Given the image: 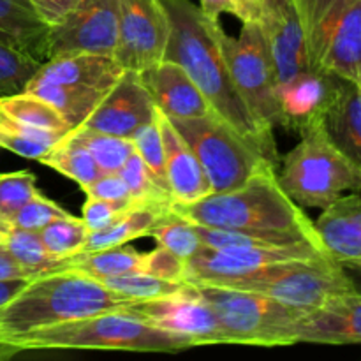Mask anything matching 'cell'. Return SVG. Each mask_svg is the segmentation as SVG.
I'll list each match as a JSON object with an SVG mask.
<instances>
[{"label": "cell", "mask_w": 361, "mask_h": 361, "mask_svg": "<svg viewBox=\"0 0 361 361\" xmlns=\"http://www.w3.org/2000/svg\"><path fill=\"white\" fill-rule=\"evenodd\" d=\"M171 21L164 60L178 63L197 85L212 111L231 123L245 140L279 166L274 130L256 120L243 102L221 44V21L190 0H161Z\"/></svg>", "instance_id": "6da1fadb"}, {"label": "cell", "mask_w": 361, "mask_h": 361, "mask_svg": "<svg viewBox=\"0 0 361 361\" xmlns=\"http://www.w3.org/2000/svg\"><path fill=\"white\" fill-rule=\"evenodd\" d=\"M171 208L200 226L298 235L323 245L312 219L281 187L275 166H267L228 192L208 194L200 201L171 204Z\"/></svg>", "instance_id": "7a4b0ae2"}, {"label": "cell", "mask_w": 361, "mask_h": 361, "mask_svg": "<svg viewBox=\"0 0 361 361\" xmlns=\"http://www.w3.org/2000/svg\"><path fill=\"white\" fill-rule=\"evenodd\" d=\"M127 303L130 302L87 275L71 270L44 271L0 309V345L53 324L123 309Z\"/></svg>", "instance_id": "3957f363"}, {"label": "cell", "mask_w": 361, "mask_h": 361, "mask_svg": "<svg viewBox=\"0 0 361 361\" xmlns=\"http://www.w3.org/2000/svg\"><path fill=\"white\" fill-rule=\"evenodd\" d=\"M192 345L183 338L145 323L129 310L116 309L81 319L66 321L0 345V360L25 351L92 349V351L180 353Z\"/></svg>", "instance_id": "277c9868"}, {"label": "cell", "mask_w": 361, "mask_h": 361, "mask_svg": "<svg viewBox=\"0 0 361 361\" xmlns=\"http://www.w3.org/2000/svg\"><path fill=\"white\" fill-rule=\"evenodd\" d=\"M300 136L277 171L279 183L296 204L323 210L345 192L361 190V169L330 140L323 122Z\"/></svg>", "instance_id": "5b68a950"}, {"label": "cell", "mask_w": 361, "mask_h": 361, "mask_svg": "<svg viewBox=\"0 0 361 361\" xmlns=\"http://www.w3.org/2000/svg\"><path fill=\"white\" fill-rule=\"evenodd\" d=\"M210 303L228 344L281 348L296 342V323L303 312L268 296L243 289L192 282Z\"/></svg>", "instance_id": "8992f818"}, {"label": "cell", "mask_w": 361, "mask_h": 361, "mask_svg": "<svg viewBox=\"0 0 361 361\" xmlns=\"http://www.w3.org/2000/svg\"><path fill=\"white\" fill-rule=\"evenodd\" d=\"M310 66L361 83V0H295Z\"/></svg>", "instance_id": "52a82bcc"}, {"label": "cell", "mask_w": 361, "mask_h": 361, "mask_svg": "<svg viewBox=\"0 0 361 361\" xmlns=\"http://www.w3.org/2000/svg\"><path fill=\"white\" fill-rule=\"evenodd\" d=\"M171 122L200 161L210 182L212 194L236 189L263 168L275 166L215 111Z\"/></svg>", "instance_id": "ba28073f"}, {"label": "cell", "mask_w": 361, "mask_h": 361, "mask_svg": "<svg viewBox=\"0 0 361 361\" xmlns=\"http://www.w3.org/2000/svg\"><path fill=\"white\" fill-rule=\"evenodd\" d=\"M204 284L259 293L303 314L316 310L334 296L355 291L344 268L328 257L271 264L240 277Z\"/></svg>", "instance_id": "9c48e42d"}, {"label": "cell", "mask_w": 361, "mask_h": 361, "mask_svg": "<svg viewBox=\"0 0 361 361\" xmlns=\"http://www.w3.org/2000/svg\"><path fill=\"white\" fill-rule=\"evenodd\" d=\"M221 44L233 81L250 113L267 129L282 127L277 74L259 21H242L236 37L222 28Z\"/></svg>", "instance_id": "30bf717a"}, {"label": "cell", "mask_w": 361, "mask_h": 361, "mask_svg": "<svg viewBox=\"0 0 361 361\" xmlns=\"http://www.w3.org/2000/svg\"><path fill=\"white\" fill-rule=\"evenodd\" d=\"M171 21L161 0H118L115 59L126 69L143 71L164 60Z\"/></svg>", "instance_id": "8fae6325"}, {"label": "cell", "mask_w": 361, "mask_h": 361, "mask_svg": "<svg viewBox=\"0 0 361 361\" xmlns=\"http://www.w3.org/2000/svg\"><path fill=\"white\" fill-rule=\"evenodd\" d=\"M126 310L145 323L189 342L192 348L212 344H228L210 303L190 288L180 295L148 302H130Z\"/></svg>", "instance_id": "7c38bea8"}, {"label": "cell", "mask_w": 361, "mask_h": 361, "mask_svg": "<svg viewBox=\"0 0 361 361\" xmlns=\"http://www.w3.org/2000/svg\"><path fill=\"white\" fill-rule=\"evenodd\" d=\"M326 250L312 243H296L286 247H236V249H203L185 261L187 282H215L240 277L271 264L291 261L321 259Z\"/></svg>", "instance_id": "4fadbf2b"}, {"label": "cell", "mask_w": 361, "mask_h": 361, "mask_svg": "<svg viewBox=\"0 0 361 361\" xmlns=\"http://www.w3.org/2000/svg\"><path fill=\"white\" fill-rule=\"evenodd\" d=\"M116 42L118 0H83L74 13L51 27L49 55L95 53L115 56Z\"/></svg>", "instance_id": "5bb4252c"}, {"label": "cell", "mask_w": 361, "mask_h": 361, "mask_svg": "<svg viewBox=\"0 0 361 361\" xmlns=\"http://www.w3.org/2000/svg\"><path fill=\"white\" fill-rule=\"evenodd\" d=\"M155 115L157 108L141 80V73L126 69L83 126L111 136L130 137L140 127L152 122Z\"/></svg>", "instance_id": "9a60e30c"}, {"label": "cell", "mask_w": 361, "mask_h": 361, "mask_svg": "<svg viewBox=\"0 0 361 361\" xmlns=\"http://www.w3.org/2000/svg\"><path fill=\"white\" fill-rule=\"evenodd\" d=\"M296 342L348 345L361 344V295H337L296 323Z\"/></svg>", "instance_id": "2e32d148"}, {"label": "cell", "mask_w": 361, "mask_h": 361, "mask_svg": "<svg viewBox=\"0 0 361 361\" xmlns=\"http://www.w3.org/2000/svg\"><path fill=\"white\" fill-rule=\"evenodd\" d=\"M337 88V76L319 69H309L295 80L279 87V102L282 111V127L302 134L323 116Z\"/></svg>", "instance_id": "e0dca14e"}, {"label": "cell", "mask_w": 361, "mask_h": 361, "mask_svg": "<svg viewBox=\"0 0 361 361\" xmlns=\"http://www.w3.org/2000/svg\"><path fill=\"white\" fill-rule=\"evenodd\" d=\"M267 35L279 87L312 69L307 51L305 32L295 0H288L259 21Z\"/></svg>", "instance_id": "ac0fdd59"}, {"label": "cell", "mask_w": 361, "mask_h": 361, "mask_svg": "<svg viewBox=\"0 0 361 361\" xmlns=\"http://www.w3.org/2000/svg\"><path fill=\"white\" fill-rule=\"evenodd\" d=\"M155 108L171 120L197 118L212 111L197 85L187 71L171 60H162L157 66L141 73Z\"/></svg>", "instance_id": "d6986e66"}, {"label": "cell", "mask_w": 361, "mask_h": 361, "mask_svg": "<svg viewBox=\"0 0 361 361\" xmlns=\"http://www.w3.org/2000/svg\"><path fill=\"white\" fill-rule=\"evenodd\" d=\"M314 226L331 261L341 267L361 263V190L323 208Z\"/></svg>", "instance_id": "ffe728a7"}, {"label": "cell", "mask_w": 361, "mask_h": 361, "mask_svg": "<svg viewBox=\"0 0 361 361\" xmlns=\"http://www.w3.org/2000/svg\"><path fill=\"white\" fill-rule=\"evenodd\" d=\"M157 120L164 145L166 176L173 204H189L203 200L204 196L212 194V187L200 161L171 120L159 109Z\"/></svg>", "instance_id": "44dd1931"}, {"label": "cell", "mask_w": 361, "mask_h": 361, "mask_svg": "<svg viewBox=\"0 0 361 361\" xmlns=\"http://www.w3.org/2000/svg\"><path fill=\"white\" fill-rule=\"evenodd\" d=\"M123 73L126 67L120 66L115 56L71 53V55L51 56L42 62L35 73V78L51 83L109 92Z\"/></svg>", "instance_id": "7402d4cb"}, {"label": "cell", "mask_w": 361, "mask_h": 361, "mask_svg": "<svg viewBox=\"0 0 361 361\" xmlns=\"http://www.w3.org/2000/svg\"><path fill=\"white\" fill-rule=\"evenodd\" d=\"M49 39L51 25L46 23L30 0H0V41L46 62L51 56Z\"/></svg>", "instance_id": "603a6c76"}, {"label": "cell", "mask_w": 361, "mask_h": 361, "mask_svg": "<svg viewBox=\"0 0 361 361\" xmlns=\"http://www.w3.org/2000/svg\"><path fill=\"white\" fill-rule=\"evenodd\" d=\"M323 126L330 140L361 169V83L337 78Z\"/></svg>", "instance_id": "cb8c5ba5"}, {"label": "cell", "mask_w": 361, "mask_h": 361, "mask_svg": "<svg viewBox=\"0 0 361 361\" xmlns=\"http://www.w3.org/2000/svg\"><path fill=\"white\" fill-rule=\"evenodd\" d=\"M171 204H134L115 224H111L106 229H101V231L90 233L80 252L111 249V247L126 245L130 240L148 236L152 229L171 212Z\"/></svg>", "instance_id": "d4e9b609"}, {"label": "cell", "mask_w": 361, "mask_h": 361, "mask_svg": "<svg viewBox=\"0 0 361 361\" xmlns=\"http://www.w3.org/2000/svg\"><path fill=\"white\" fill-rule=\"evenodd\" d=\"M143 261L145 254L130 247L120 245L92 250V252H76L69 257H63L53 270H71L102 282L106 279L143 270Z\"/></svg>", "instance_id": "484cf974"}, {"label": "cell", "mask_w": 361, "mask_h": 361, "mask_svg": "<svg viewBox=\"0 0 361 361\" xmlns=\"http://www.w3.org/2000/svg\"><path fill=\"white\" fill-rule=\"evenodd\" d=\"M25 92H30L48 101L66 118L71 129L83 126L85 120L92 115L102 97L108 94V92L94 90V88L51 83V81L39 80L35 76L28 81Z\"/></svg>", "instance_id": "4316f807"}, {"label": "cell", "mask_w": 361, "mask_h": 361, "mask_svg": "<svg viewBox=\"0 0 361 361\" xmlns=\"http://www.w3.org/2000/svg\"><path fill=\"white\" fill-rule=\"evenodd\" d=\"M39 162L76 182L81 190L87 189L90 183H94L102 175L101 168L92 157L90 150L73 133H67L55 147L49 148L39 159Z\"/></svg>", "instance_id": "83f0119b"}, {"label": "cell", "mask_w": 361, "mask_h": 361, "mask_svg": "<svg viewBox=\"0 0 361 361\" xmlns=\"http://www.w3.org/2000/svg\"><path fill=\"white\" fill-rule=\"evenodd\" d=\"M0 115L16 122L55 133H71V126L48 101L30 92L0 97Z\"/></svg>", "instance_id": "f1b7e54d"}, {"label": "cell", "mask_w": 361, "mask_h": 361, "mask_svg": "<svg viewBox=\"0 0 361 361\" xmlns=\"http://www.w3.org/2000/svg\"><path fill=\"white\" fill-rule=\"evenodd\" d=\"M102 284L113 295L126 302H148V300L166 298V296L180 295L190 288V282L187 281H168V279L147 274L143 270L106 279Z\"/></svg>", "instance_id": "f546056e"}, {"label": "cell", "mask_w": 361, "mask_h": 361, "mask_svg": "<svg viewBox=\"0 0 361 361\" xmlns=\"http://www.w3.org/2000/svg\"><path fill=\"white\" fill-rule=\"evenodd\" d=\"M63 136L66 133L37 129L0 115V148H6L25 159L39 161Z\"/></svg>", "instance_id": "4dcf8cb0"}, {"label": "cell", "mask_w": 361, "mask_h": 361, "mask_svg": "<svg viewBox=\"0 0 361 361\" xmlns=\"http://www.w3.org/2000/svg\"><path fill=\"white\" fill-rule=\"evenodd\" d=\"M6 245L4 249L32 275H41L53 270L62 259L51 256L42 243L39 231L21 229L16 226L6 224Z\"/></svg>", "instance_id": "1f68e13d"}, {"label": "cell", "mask_w": 361, "mask_h": 361, "mask_svg": "<svg viewBox=\"0 0 361 361\" xmlns=\"http://www.w3.org/2000/svg\"><path fill=\"white\" fill-rule=\"evenodd\" d=\"M71 133L83 141L85 147L90 150L92 157L95 159L97 166L102 173H118L123 162L136 152L134 143L130 137L111 136V134L99 133V130L88 129V127L80 126Z\"/></svg>", "instance_id": "d6a6232c"}, {"label": "cell", "mask_w": 361, "mask_h": 361, "mask_svg": "<svg viewBox=\"0 0 361 361\" xmlns=\"http://www.w3.org/2000/svg\"><path fill=\"white\" fill-rule=\"evenodd\" d=\"M148 236H152L157 242L159 247H164V249L171 250L173 254H176V256L185 261L196 256L203 249V243H201L200 235H197L196 224L187 221L185 217L178 215L176 212H173V208L152 229Z\"/></svg>", "instance_id": "836d02e7"}, {"label": "cell", "mask_w": 361, "mask_h": 361, "mask_svg": "<svg viewBox=\"0 0 361 361\" xmlns=\"http://www.w3.org/2000/svg\"><path fill=\"white\" fill-rule=\"evenodd\" d=\"M39 235L48 252L59 259H63L83 249L90 231L85 226L83 219L69 215L66 219H56L49 222L39 231Z\"/></svg>", "instance_id": "e575fe53"}, {"label": "cell", "mask_w": 361, "mask_h": 361, "mask_svg": "<svg viewBox=\"0 0 361 361\" xmlns=\"http://www.w3.org/2000/svg\"><path fill=\"white\" fill-rule=\"evenodd\" d=\"M137 155L141 157L143 164L147 166L148 173L154 178V182L171 197L168 187V176H166V162H164V145H162L161 127H159L157 115L152 122L145 123L143 127L136 130L130 136Z\"/></svg>", "instance_id": "d590c367"}, {"label": "cell", "mask_w": 361, "mask_h": 361, "mask_svg": "<svg viewBox=\"0 0 361 361\" xmlns=\"http://www.w3.org/2000/svg\"><path fill=\"white\" fill-rule=\"evenodd\" d=\"M41 63L0 41V97L23 92Z\"/></svg>", "instance_id": "8d00e7d4"}, {"label": "cell", "mask_w": 361, "mask_h": 361, "mask_svg": "<svg viewBox=\"0 0 361 361\" xmlns=\"http://www.w3.org/2000/svg\"><path fill=\"white\" fill-rule=\"evenodd\" d=\"M118 175L126 182L127 189H129L130 197L136 204H148V203H161V204H171V197L154 182V178L148 173L147 166L143 164L137 152H134L122 168L118 169Z\"/></svg>", "instance_id": "74e56055"}, {"label": "cell", "mask_w": 361, "mask_h": 361, "mask_svg": "<svg viewBox=\"0 0 361 361\" xmlns=\"http://www.w3.org/2000/svg\"><path fill=\"white\" fill-rule=\"evenodd\" d=\"M37 192L34 173L14 171L0 175V226L9 224L16 212Z\"/></svg>", "instance_id": "f35d334b"}, {"label": "cell", "mask_w": 361, "mask_h": 361, "mask_svg": "<svg viewBox=\"0 0 361 361\" xmlns=\"http://www.w3.org/2000/svg\"><path fill=\"white\" fill-rule=\"evenodd\" d=\"M69 215V212L63 210L59 203L37 192L28 203H25L16 212V215L11 219L9 224L21 229H30V231H41L49 222L56 221V219H66Z\"/></svg>", "instance_id": "ab89813d"}, {"label": "cell", "mask_w": 361, "mask_h": 361, "mask_svg": "<svg viewBox=\"0 0 361 361\" xmlns=\"http://www.w3.org/2000/svg\"><path fill=\"white\" fill-rule=\"evenodd\" d=\"M143 271L168 281H185V259L164 247H157L152 252L145 254Z\"/></svg>", "instance_id": "60d3db41"}, {"label": "cell", "mask_w": 361, "mask_h": 361, "mask_svg": "<svg viewBox=\"0 0 361 361\" xmlns=\"http://www.w3.org/2000/svg\"><path fill=\"white\" fill-rule=\"evenodd\" d=\"M133 208V207H130ZM129 208L120 207V204L109 203V201L101 200V197L87 196L83 204V222L88 231H101V229L109 228L122 217Z\"/></svg>", "instance_id": "b9f144b4"}, {"label": "cell", "mask_w": 361, "mask_h": 361, "mask_svg": "<svg viewBox=\"0 0 361 361\" xmlns=\"http://www.w3.org/2000/svg\"><path fill=\"white\" fill-rule=\"evenodd\" d=\"M85 196L101 197V200L109 201V203L120 204V207L130 208L134 207V201L130 197L129 189H127L126 182L118 173H102L94 183L83 189Z\"/></svg>", "instance_id": "7bdbcfd3"}, {"label": "cell", "mask_w": 361, "mask_h": 361, "mask_svg": "<svg viewBox=\"0 0 361 361\" xmlns=\"http://www.w3.org/2000/svg\"><path fill=\"white\" fill-rule=\"evenodd\" d=\"M46 23L59 25L81 6L83 0H30Z\"/></svg>", "instance_id": "ee69618b"}, {"label": "cell", "mask_w": 361, "mask_h": 361, "mask_svg": "<svg viewBox=\"0 0 361 361\" xmlns=\"http://www.w3.org/2000/svg\"><path fill=\"white\" fill-rule=\"evenodd\" d=\"M288 0H240V21H261Z\"/></svg>", "instance_id": "f6af8a7d"}, {"label": "cell", "mask_w": 361, "mask_h": 361, "mask_svg": "<svg viewBox=\"0 0 361 361\" xmlns=\"http://www.w3.org/2000/svg\"><path fill=\"white\" fill-rule=\"evenodd\" d=\"M200 7L210 18L221 20L222 14L240 18V0H200Z\"/></svg>", "instance_id": "bcb514c9"}, {"label": "cell", "mask_w": 361, "mask_h": 361, "mask_svg": "<svg viewBox=\"0 0 361 361\" xmlns=\"http://www.w3.org/2000/svg\"><path fill=\"white\" fill-rule=\"evenodd\" d=\"M21 277H37L32 275L25 267H21L4 247H0V281L4 279H21Z\"/></svg>", "instance_id": "7dc6e473"}, {"label": "cell", "mask_w": 361, "mask_h": 361, "mask_svg": "<svg viewBox=\"0 0 361 361\" xmlns=\"http://www.w3.org/2000/svg\"><path fill=\"white\" fill-rule=\"evenodd\" d=\"M34 277H21V279H4L0 281V309L6 307L7 303L13 302Z\"/></svg>", "instance_id": "c3c4849f"}, {"label": "cell", "mask_w": 361, "mask_h": 361, "mask_svg": "<svg viewBox=\"0 0 361 361\" xmlns=\"http://www.w3.org/2000/svg\"><path fill=\"white\" fill-rule=\"evenodd\" d=\"M342 268H344L345 275H348L349 281H351L353 289L361 295V263L349 264V267H342Z\"/></svg>", "instance_id": "681fc988"}, {"label": "cell", "mask_w": 361, "mask_h": 361, "mask_svg": "<svg viewBox=\"0 0 361 361\" xmlns=\"http://www.w3.org/2000/svg\"><path fill=\"white\" fill-rule=\"evenodd\" d=\"M6 245V228L0 226V247Z\"/></svg>", "instance_id": "f907efd6"}]
</instances>
